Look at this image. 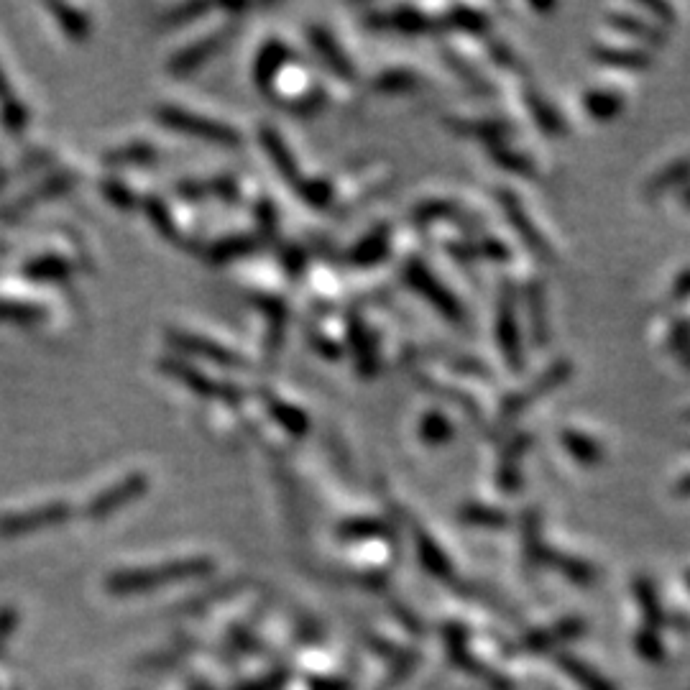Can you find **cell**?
Instances as JSON below:
<instances>
[{
	"mask_svg": "<svg viewBox=\"0 0 690 690\" xmlns=\"http://www.w3.org/2000/svg\"><path fill=\"white\" fill-rule=\"evenodd\" d=\"M494 338L506 368L512 374H522L524 366H527V356H524V335L522 325H519L517 287L512 282H504V287L499 289L494 315Z\"/></svg>",
	"mask_w": 690,
	"mask_h": 690,
	"instance_id": "obj_1",
	"label": "cell"
},
{
	"mask_svg": "<svg viewBox=\"0 0 690 690\" xmlns=\"http://www.w3.org/2000/svg\"><path fill=\"white\" fill-rule=\"evenodd\" d=\"M524 305H527V325L529 338L537 348H545L552 338L550 310H547V289L540 279H532L524 287Z\"/></svg>",
	"mask_w": 690,
	"mask_h": 690,
	"instance_id": "obj_10",
	"label": "cell"
},
{
	"mask_svg": "<svg viewBox=\"0 0 690 690\" xmlns=\"http://www.w3.org/2000/svg\"><path fill=\"white\" fill-rule=\"evenodd\" d=\"M297 190L299 195H302V200L310 207H315V210L328 207L335 197L333 184H330L328 179H302V182L297 184Z\"/></svg>",
	"mask_w": 690,
	"mask_h": 690,
	"instance_id": "obj_39",
	"label": "cell"
},
{
	"mask_svg": "<svg viewBox=\"0 0 690 690\" xmlns=\"http://www.w3.org/2000/svg\"><path fill=\"white\" fill-rule=\"evenodd\" d=\"M443 26H448V29H455V31H463V34L483 36V34H489L491 18L483 11H478V8L453 6L448 13H445Z\"/></svg>",
	"mask_w": 690,
	"mask_h": 690,
	"instance_id": "obj_30",
	"label": "cell"
},
{
	"mask_svg": "<svg viewBox=\"0 0 690 690\" xmlns=\"http://www.w3.org/2000/svg\"><path fill=\"white\" fill-rule=\"evenodd\" d=\"M535 443V437L529 432H514L509 440L504 443L499 453V466H496V486H499L504 494H514L524 483L522 473V460L529 453Z\"/></svg>",
	"mask_w": 690,
	"mask_h": 690,
	"instance_id": "obj_8",
	"label": "cell"
},
{
	"mask_svg": "<svg viewBox=\"0 0 690 690\" xmlns=\"http://www.w3.org/2000/svg\"><path fill=\"white\" fill-rule=\"evenodd\" d=\"M13 98V92H11V82H8V77H6V72L0 69V103H8V100Z\"/></svg>",
	"mask_w": 690,
	"mask_h": 690,
	"instance_id": "obj_53",
	"label": "cell"
},
{
	"mask_svg": "<svg viewBox=\"0 0 690 690\" xmlns=\"http://www.w3.org/2000/svg\"><path fill=\"white\" fill-rule=\"evenodd\" d=\"M489 159L494 161L499 169H504V172L509 174H517V177H535L537 174L535 161L529 159L527 154H522V151L512 149L509 144L489 146Z\"/></svg>",
	"mask_w": 690,
	"mask_h": 690,
	"instance_id": "obj_32",
	"label": "cell"
},
{
	"mask_svg": "<svg viewBox=\"0 0 690 690\" xmlns=\"http://www.w3.org/2000/svg\"><path fill=\"white\" fill-rule=\"evenodd\" d=\"M269 412H271V417H274V420L289 432V435L302 437V435H307V430H310L307 414L299 407H294V404L282 402V399H269Z\"/></svg>",
	"mask_w": 690,
	"mask_h": 690,
	"instance_id": "obj_34",
	"label": "cell"
},
{
	"mask_svg": "<svg viewBox=\"0 0 690 690\" xmlns=\"http://www.w3.org/2000/svg\"><path fill=\"white\" fill-rule=\"evenodd\" d=\"M524 103H527L529 115H532V121L537 123V128H540L542 133H547V136H563V133L568 131L560 110L555 108L542 92H537L535 87H527V90H524Z\"/></svg>",
	"mask_w": 690,
	"mask_h": 690,
	"instance_id": "obj_23",
	"label": "cell"
},
{
	"mask_svg": "<svg viewBox=\"0 0 690 690\" xmlns=\"http://www.w3.org/2000/svg\"><path fill=\"white\" fill-rule=\"evenodd\" d=\"M0 121H3V126L8 128V131H21L26 123H29V110L23 108L21 103H18L16 98H11L8 103H3V110H0Z\"/></svg>",
	"mask_w": 690,
	"mask_h": 690,
	"instance_id": "obj_46",
	"label": "cell"
},
{
	"mask_svg": "<svg viewBox=\"0 0 690 690\" xmlns=\"http://www.w3.org/2000/svg\"><path fill=\"white\" fill-rule=\"evenodd\" d=\"M581 105L586 108V113L591 115L593 121L609 123L624 113V108H627V100L621 98L619 92H614V90H606V87H593V90H588L586 95H583Z\"/></svg>",
	"mask_w": 690,
	"mask_h": 690,
	"instance_id": "obj_26",
	"label": "cell"
},
{
	"mask_svg": "<svg viewBox=\"0 0 690 690\" xmlns=\"http://www.w3.org/2000/svg\"><path fill=\"white\" fill-rule=\"evenodd\" d=\"M259 138L261 144H264V151L269 154V159L274 161V167L279 169V174H282L287 182H292L294 187H297L299 182H302V174H299V167L297 161H294L292 151H289V146L284 144V138L279 136V133L274 131V128L269 126H261L259 131Z\"/></svg>",
	"mask_w": 690,
	"mask_h": 690,
	"instance_id": "obj_25",
	"label": "cell"
},
{
	"mask_svg": "<svg viewBox=\"0 0 690 690\" xmlns=\"http://www.w3.org/2000/svg\"><path fill=\"white\" fill-rule=\"evenodd\" d=\"M289 62V49L282 44V41H269L256 57V64H253V80L256 85L269 90L274 85L279 69Z\"/></svg>",
	"mask_w": 690,
	"mask_h": 690,
	"instance_id": "obj_27",
	"label": "cell"
},
{
	"mask_svg": "<svg viewBox=\"0 0 690 690\" xmlns=\"http://www.w3.org/2000/svg\"><path fill=\"white\" fill-rule=\"evenodd\" d=\"M667 351L675 353L680 361H685L690 353V317H673L670 330H667Z\"/></svg>",
	"mask_w": 690,
	"mask_h": 690,
	"instance_id": "obj_40",
	"label": "cell"
},
{
	"mask_svg": "<svg viewBox=\"0 0 690 690\" xmlns=\"http://www.w3.org/2000/svg\"><path fill=\"white\" fill-rule=\"evenodd\" d=\"M368 23L376 26V29H391L407 36L430 34V31L437 26L430 16H425L420 8H414V6H397L386 13H371V16H368Z\"/></svg>",
	"mask_w": 690,
	"mask_h": 690,
	"instance_id": "obj_11",
	"label": "cell"
},
{
	"mask_svg": "<svg viewBox=\"0 0 690 690\" xmlns=\"http://www.w3.org/2000/svg\"><path fill=\"white\" fill-rule=\"evenodd\" d=\"M680 202H683L685 210H690V184H688V187H683V190H680Z\"/></svg>",
	"mask_w": 690,
	"mask_h": 690,
	"instance_id": "obj_55",
	"label": "cell"
},
{
	"mask_svg": "<svg viewBox=\"0 0 690 690\" xmlns=\"http://www.w3.org/2000/svg\"><path fill=\"white\" fill-rule=\"evenodd\" d=\"M445 62H448V67L453 69L455 75L460 77V80L466 82L471 90H476V92H483V95H489L491 92V85H489V80L478 72L473 64H468V59L463 57V54H458V52H453V49H445Z\"/></svg>",
	"mask_w": 690,
	"mask_h": 690,
	"instance_id": "obj_36",
	"label": "cell"
},
{
	"mask_svg": "<svg viewBox=\"0 0 690 690\" xmlns=\"http://www.w3.org/2000/svg\"><path fill=\"white\" fill-rule=\"evenodd\" d=\"M458 519L460 522L471 524V527H504L506 522H509V517H506L501 509H494V506H486V504H466L463 509L458 512Z\"/></svg>",
	"mask_w": 690,
	"mask_h": 690,
	"instance_id": "obj_37",
	"label": "cell"
},
{
	"mask_svg": "<svg viewBox=\"0 0 690 690\" xmlns=\"http://www.w3.org/2000/svg\"><path fill=\"white\" fill-rule=\"evenodd\" d=\"M642 11L652 13L660 29H665V26H673V23L678 21V18H675L673 6H667V3H655V0H647V3H642Z\"/></svg>",
	"mask_w": 690,
	"mask_h": 690,
	"instance_id": "obj_48",
	"label": "cell"
},
{
	"mask_svg": "<svg viewBox=\"0 0 690 690\" xmlns=\"http://www.w3.org/2000/svg\"><path fill=\"white\" fill-rule=\"evenodd\" d=\"M532 8H535V11H552V8H555V6H550V3H545V6H532Z\"/></svg>",
	"mask_w": 690,
	"mask_h": 690,
	"instance_id": "obj_56",
	"label": "cell"
},
{
	"mask_svg": "<svg viewBox=\"0 0 690 690\" xmlns=\"http://www.w3.org/2000/svg\"><path fill=\"white\" fill-rule=\"evenodd\" d=\"M156 118H159L161 126L187 133V136L202 138V141H210V144L241 146V133L236 128L213 121V118H205V115L190 113V110L174 108V105H161V108H156Z\"/></svg>",
	"mask_w": 690,
	"mask_h": 690,
	"instance_id": "obj_5",
	"label": "cell"
},
{
	"mask_svg": "<svg viewBox=\"0 0 690 690\" xmlns=\"http://www.w3.org/2000/svg\"><path fill=\"white\" fill-rule=\"evenodd\" d=\"M688 420H690V414H688Z\"/></svg>",
	"mask_w": 690,
	"mask_h": 690,
	"instance_id": "obj_59",
	"label": "cell"
},
{
	"mask_svg": "<svg viewBox=\"0 0 690 690\" xmlns=\"http://www.w3.org/2000/svg\"><path fill=\"white\" fill-rule=\"evenodd\" d=\"M570 379H573V363H570L568 358H560V361L550 363V366H547L540 376H535V379L529 381L524 389L512 391V394H506V397L501 399L499 425L501 427L512 425V422L519 420V417H522L532 404L550 397L552 391L565 386Z\"/></svg>",
	"mask_w": 690,
	"mask_h": 690,
	"instance_id": "obj_2",
	"label": "cell"
},
{
	"mask_svg": "<svg viewBox=\"0 0 690 690\" xmlns=\"http://www.w3.org/2000/svg\"><path fill=\"white\" fill-rule=\"evenodd\" d=\"M391 251V230L386 225H376L374 230H368L366 236L351 248L348 253V261H351L356 269H374L381 261L389 256Z\"/></svg>",
	"mask_w": 690,
	"mask_h": 690,
	"instance_id": "obj_17",
	"label": "cell"
},
{
	"mask_svg": "<svg viewBox=\"0 0 690 690\" xmlns=\"http://www.w3.org/2000/svg\"><path fill=\"white\" fill-rule=\"evenodd\" d=\"M223 39H225V34H213V36H207V39H202L200 44L187 46L184 52H179L177 57L172 59L169 72H174V75H190V72H195L200 64H205L207 59H210V54L218 52Z\"/></svg>",
	"mask_w": 690,
	"mask_h": 690,
	"instance_id": "obj_28",
	"label": "cell"
},
{
	"mask_svg": "<svg viewBox=\"0 0 690 690\" xmlns=\"http://www.w3.org/2000/svg\"><path fill=\"white\" fill-rule=\"evenodd\" d=\"M496 200L501 205V213H504L506 223L512 225V230L517 233L519 241L527 246L529 253H535L540 261H552L555 259V251H552V243L547 241V236L537 228V223L532 220L529 210L524 207V202L519 200V195L514 190H499L496 192Z\"/></svg>",
	"mask_w": 690,
	"mask_h": 690,
	"instance_id": "obj_6",
	"label": "cell"
},
{
	"mask_svg": "<svg viewBox=\"0 0 690 690\" xmlns=\"http://www.w3.org/2000/svg\"><path fill=\"white\" fill-rule=\"evenodd\" d=\"M23 274L34 279V282H64L72 276V266L57 256H41V259L26 264Z\"/></svg>",
	"mask_w": 690,
	"mask_h": 690,
	"instance_id": "obj_35",
	"label": "cell"
},
{
	"mask_svg": "<svg viewBox=\"0 0 690 690\" xmlns=\"http://www.w3.org/2000/svg\"><path fill=\"white\" fill-rule=\"evenodd\" d=\"M675 494L685 496V499H690V473H688V476L680 478L678 483H675Z\"/></svg>",
	"mask_w": 690,
	"mask_h": 690,
	"instance_id": "obj_54",
	"label": "cell"
},
{
	"mask_svg": "<svg viewBox=\"0 0 690 690\" xmlns=\"http://www.w3.org/2000/svg\"><path fill=\"white\" fill-rule=\"evenodd\" d=\"M72 509L64 501H54V504L36 506L31 512L11 514V517L0 519V537H23L31 532H39L44 527H54L69 519Z\"/></svg>",
	"mask_w": 690,
	"mask_h": 690,
	"instance_id": "obj_7",
	"label": "cell"
},
{
	"mask_svg": "<svg viewBox=\"0 0 690 690\" xmlns=\"http://www.w3.org/2000/svg\"><path fill=\"white\" fill-rule=\"evenodd\" d=\"M683 363H685V366H690V353H688V358H685V361H683Z\"/></svg>",
	"mask_w": 690,
	"mask_h": 690,
	"instance_id": "obj_57",
	"label": "cell"
},
{
	"mask_svg": "<svg viewBox=\"0 0 690 690\" xmlns=\"http://www.w3.org/2000/svg\"><path fill=\"white\" fill-rule=\"evenodd\" d=\"M374 87L379 92H384V95H407V92L420 90L422 77L414 75L412 69L407 67H394L381 72L374 80Z\"/></svg>",
	"mask_w": 690,
	"mask_h": 690,
	"instance_id": "obj_33",
	"label": "cell"
},
{
	"mask_svg": "<svg viewBox=\"0 0 690 690\" xmlns=\"http://www.w3.org/2000/svg\"><path fill=\"white\" fill-rule=\"evenodd\" d=\"M560 445H563L565 453H568L575 463H581V466H588V468L598 466L606 455L596 437L588 435V432L575 430V427H565V430H560Z\"/></svg>",
	"mask_w": 690,
	"mask_h": 690,
	"instance_id": "obj_24",
	"label": "cell"
},
{
	"mask_svg": "<svg viewBox=\"0 0 690 690\" xmlns=\"http://www.w3.org/2000/svg\"><path fill=\"white\" fill-rule=\"evenodd\" d=\"M690 299V266H685L683 271H678V276L673 279V287H670V302L673 305H683Z\"/></svg>",
	"mask_w": 690,
	"mask_h": 690,
	"instance_id": "obj_47",
	"label": "cell"
},
{
	"mask_svg": "<svg viewBox=\"0 0 690 690\" xmlns=\"http://www.w3.org/2000/svg\"><path fill=\"white\" fill-rule=\"evenodd\" d=\"M205 11H207V6H184V8H179V11L169 13V23H182L184 18L200 16V13H205Z\"/></svg>",
	"mask_w": 690,
	"mask_h": 690,
	"instance_id": "obj_52",
	"label": "cell"
},
{
	"mask_svg": "<svg viewBox=\"0 0 690 690\" xmlns=\"http://www.w3.org/2000/svg\"><path fill=\"white\" fill-rule=\"evenodd\" d=\"M310 44L317 54L322 57V62L333 69L335 75L343 77V80L353 82L356 80V67H353L351 57L343 52V46L335 41V36L322 26H310Z\"/></svg>",
	"mask_w": 690,
	"mask_h": 690,
	"instance_id": "obj_16",
	"label": "cell"
},
{
	"mask_svg": "<svg viewBox=\"0 0 690 690\" xmlns=\"http://www.w3.org/2000/svg\"><path fill=\"white\" fill-rule=\"evenodd\" d=\"M414 542H417V555H420V563L425 565L427 573L437 575V578H448V575L453 573V565H450L443 547L437 545L425 529H414Z\"/></svg>",
	"mask_w": 690,
	"mask_h": 690,
	"instance_id": "obj_29",
	"label": "cell"
},
{
	"mask_svg": "<svg viewBox=\"0 0 690 690\" xmlns=\"http://www.w3.org/2000/svg\"><path fill=\"white\" fill-rule=\"evenodd\" d=\"M103 190H105V195L113 200V205H118V207H133V202H136V197H133L121 182H105Z\"/></svg>",
	"mask_w": 690,
	"mask_h": 690,
	"instance_id": "obj_50",
	"label": "cell"
},
{
	"mask_svg": "<svg viewBox=\"0 0 690 690\" xmlns=\"http://www.w3.org/2000/svg\"><path fill=\"white\" fill-rule=\"evenodd\" d=\"M253 248H256V241H253V238H248V236L228 238V241L218 243V246L213 248V261H218V264H225V261L238 259V256L253 251Z\"/></svg>",
	"mask_w": 690,
	"mask_h": 690,
	"instance_id": "obj_43",
	"label": "cell"
},
{
	"mask_svg": "<svg viewBox=\"0 0 690 690\" xmlns=\"http://www.w3.org/2000/svg\"><path fill=\"white\" fill-rule=\"evenodd\" d=\"M606 21H609L611 29L621 31V34L632 36V39L642 41L644 46H662L667 41L665 29H660L657 23L644 21V18L632 16V13L621 11H609L606 13Z\"/></svg>",
	"mask_w": 690,
	"mask_h": 690,
	"instance_id": "obj_22",
	"label": "cell"
},
{
	"mask_svg": "<svg viewBox=\"0 0 690 690\" xmlns=\"http://www.w3.org/2000/svg\"><path fill=\"white\" fill-rule=\"evenodd\" d=\"M591 59L596 64H604V67L614 69H627V72H644V69L652 67V54L647 49H634V46H606V44H593Z\"/></svg>",
	"mask_w": 690,
	"mask_h": 690,
	"instance_id": "obj_14",
	"label": "cell"
},
{
	"mask_svg": "<svg viewBox=\"0 0 690 690\" xmlns=\"http://www.w3.org/2000/svg\"><path fill=\"white\" fill-rule=\"evenodd\" d=\"M161 371L172 376V379H179L182 384H187L192 391L202 394V397L230 399V402H233V399H241V391H233L230 386H223L218 384V381L207 379L205 374H200V371H195V368L190 366H184L182 361H174V358H164V361H161Z\"/></svg>",
	"mask_w": 690,
	"mask_h": 690,
	"instance_id": "obj_12",
	"label": "cell"
},
{
	"mask_svg": "<svg viewBox=\"0 0 690 690\" xmlns=\"http://www.w3.org/2000/svg\"><path fill=\"white\" fill-rule=\"evenodd\" d=\"M448 128H453L460 136L478 138L481 144L496 146L509 144V138L514 136V128L509 121H499V118H481V121H468V118H448Z\"/></svg>",
	"mask_w": 690,
	"mask_h": 690,
	"instance_id": "obj_18",
	"label": "cell"
},
{
	"mask_svg": "<svg viewBox=\"0 0 690 690\" xmlns=\"http://www.w3.org/2000/svg\"><path fill=\"white\" fill-rule=\"evenodd\" d=\"M448 253L455 261H460V264H473V261H494V264H501V261H509V256H512V251H509V246L504 241L491 236L458 243L453 241L448 243Z\"/></svg>",
	"mask_w": 690,
	"mask_h": 690,
	"instance_id": "obj_15",
	"label": "cell"
},
{
	"mask_svg": "<svg viewBox=\"0 0 690 690\" xmlns=\"http://www.w3.org/2000/svg\"><path fill=\"white\" fill-rule=\"evenodd\" d=\"M690 184V156H683V159H675L670 164H665L662 169H657L647 184H644V197L650 200H657V197L667 195L673 190H683Z\"/></svg>",
	"mask_w": 690,
	"mask_h": 690,
	"instance_id": "obj_21",
	"label": "cell"
},
{
	"mask_svg": "<svg viewBox=\"0 0 690 690\" xmlns=\"http://www.w3.org/2000/svg\"><path fill=\"white\" fill-rule=\"evenodd\" d=\"M169 340L177 345L179 351H187L192 356L207 358V361H215L220 366H241V356L233 351H228L225 345L215 343V340L205 338V335H192L182 333V330H169Z\"/></svg>",
	"mask_w": 690,
	"mask_h": 690,
	"instance_id": "obj_13",
	"label": "cell"
},
{
	"mask_svg": "<svg viewBox=\"0 0 690 690\" xmlns=\"http://www.w3.org/2000/svg\"><path fill=\"white\" fill-rule=\"evenodd\" d=\"M340 537L345 540H366V537H379L386 532V524L379 519H348L340 524Z\"/></svg>",
	"mask_w": 690,
	"mask_h": 690,
	"instance_id": "obj_42",
	"label": "cell"
},
{
	"mask_svg": "<svg viewBox=\"0 0 690 690\" xmlns=\"http://www.w3.org/2000/svg\"><path fill=\"white\" fill-rule=\"evenodd\" d=\"M49 11H54L59 26H62L67 36H72V39H77V41L90 36V21H87L85 13H80L77 8L59 6V3H54V6H49Z\"/></svg>",
	"mask_w": 690,
	"mask_h": 690,
	"instance_id": "obj_38",
	"label": "cell"
},
{
	"mask_svg": "<svg viewBox=\"0 0 690 690\" xmlns=\"http://www.w3.org/2000/svg\"><path fill=\"white\" fill-rule=\"evenodd\" d=\"M489 54H491V59H494L499 67H504V69H509V72H524V64H522V59L517 57V52H514L512 46L506 44L504 39H489Z\"/></svg>",
	"mask_w": 690,
	"mask_h": 690,
	"instance_id": "obj_45",
	"label": "cell"
},
{
	"mask_svg": "<svg viewBox=\"0 0 690 690\" xmlns=\"http://www.w3.org/2000/svg\"><path fill=\"white\" fill-rule=\"evenodd\" d=\"M315 345H317V351H320L325 358H330V361H335V358L340 356L338 343H333V340H328V338H322V335H317Z\"/></svg>",
	"mask_w": 690,
	"mask_h": 690,
	"instance_id": "obj_51",
	"label": "cell"
},
{
	"mask_svg": "<svg viewBox=\"0 0 690 690\" xmlns=\"http://www.w3.org/2000/svg\"><path fill=\"white\" fill-rule=\"evenodd\" d=\"M144 210L149 213V218L154 220L156 228L161 230V236H167V238L177 236V225H174L172 213H169V207L164 205V202L156 200V197H149V200H146V205H144Z\"/></svg>",
	"mask_w": 690,
	"mask_h": 690,
	"instance_id": "obj_44",
	"label": "cell"
},
{
	"mask_svg": "<svg viewBox=\"0 0 690 690\" xmlns=\"http://www.w3.org/2000/svg\"><path fill=\"white\" fill-rule=\"evenodd\" d=\"M688 586H690V570H688Z\"/></svg>",
	"mask_w": 690,
	"mask_h": 690,
	"instance_id": "obj_58",
	"label": "cell"
},
{
	"mask_svg": "<svg viewBox=\"0 0 690 690\" xmlns=\"http://www.w3.org/2000/svg\"><path fill=\"white\" fill-rule=\"evenodd\" d=\"M146 489H149V478H146L144 473L126 476L121 483H115V486H110L108 491H103L98 499L90 501V506H87V517H92V519L108 517V514L115 512V509H121V506L136 501L138 496H144Z\"/></svg>",
	"mask_w": 690,
	"mask_h": 690,
	"instance_id": "obj_9",
	"label": "cell"
},
{
	"mask_svg": "<svg viewBox=\"0 0 690 690\" xmlns=\"http://www.w3.org/2000/svg\"><path fill=\"white\" fill-rule=\"evenodd\" d=\"M348 343H351V351L356 356L358 374L371 379L379 371V351H376V343L368 333L366 322L356 315L348 317Z\"/></svg>",
	"mask_w": 690,
	"mask_h": 690,
	"instance_id": "obj_19",
	"label": "cell"
},
{
	"mask_svg": "<svg viewBox=\"0 0 690 690\" xmlns=\"http://www.w3.org/2000/svg\"><path fill=\"white\" fill-rule=\"evenodd\" d=\"M151 156H156V154L151 149H146V146H131V149L113 151V154H108V161L128 164V161H146V159H151Z\"/></svg>",
	"mask_w": 690,
	"mask_h": 690,
	"instance_id": "obj_49",
	"label": "cell"
},
{
	"mask_svg": "<svg viewBox=\"0 0 690 690\" xmlns=\"http://www.w3.org/2000/svg\"><path fill=\"white\" fill-rule=\"evenodd\" d=\"M412 220L422 228L435 223H460V225H476V218L468 213L466 207L458 205L453 200H425L412 210Z\"/></svg>",
	"mask_w": 690,
	"mask_h": 690,
	"instance_id": "obj_20",
	"label": "cell"
},
{
	"mask_svg": "<svg viewBox=\"0 0 690 690\" xmlns=\"http://www.w3.org/2000/svg\"><path fill=\"white\" fill-rule=\"evenodd\" d=\"M213 568L210 560H174V563H161L154 568L144 570H126V573L113 575L108 581V588L115 593L146 591L151 586H164L172 581H184V578H195V575L207 573Z\"/></svg>",
	"mask_w": 690,
	"mask_h": 690,
	"instance_id": "obj_3",
	"label": "cell"
},
{
	"mask_svg": "<svg viewBox=\"0 0 690 690\" xmlns=\"http://www.w3.org/2000/svg\"><path fill=\"white\" fill-rule=\"evenodd\" d=\"M417 437H420L425 445H430V448L445 445L455 437V425L450 422L448 414L432 409V412L422 414L420 425H417Z\"/></svg>",
	"mask_w": 690,
	"mask_h": 690,
	"instance_id": "obj_31",
	"label": "cell"
},
{
	"mask_svg": "<svg viewBox=\"0 0 690 690\" xmlns=\"http://www.w3.org/2000/svg\"><path fill=\"white\" fill-rule=\"evenodd\" d=\"M402 279L417 297H422L437 315L450 322H466V310L460 299L445 287L422 259H409L402 269Z\"/></svg>",
	"mask_w": 690,
	"mask_h": 690,
	"instance_id": "obj_4",
	"label": "cell"
},
{
	"mask_svg": "<svg viewBox=\"0 0 690 690\" xmlns=\"http://www.w3.org/2000/svg\"><path fill=\"white\" fill-rule=\"evenodd\" d=\"M44 317V310L36 305H26V302H16V299L0 297V322H36Z\"/></svg>",
	"mask_w": 690,
	"mask_h": 690,
	"instance_id": "obj_41",
	"label": "cell"
}]
</instances>
